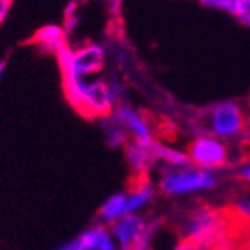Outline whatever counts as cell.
<instances>
[{"instance_id": "6da1fadb", "label": "cell", "mask_w": 250, "mask_h": 250, "mask_svg": "<svg viewBox=\"0 0 250 250\" xmlns=\"http://www.w3.org/2000/svg\"><path fill=\"white\" fill-rule=\"evenodd\" d=\"M186 243H182V249H212L221 247L228 249L231 243L229 236V221L222 210L198 208L191 213V217L186 222Z\"/></svg>"}, {"instance_id": "7a4b0ae2", "label": "cell", "mask_w": 250, "mask_h": 250, "mask_svg": "<svg viewBox=\"0 0 250 250\" xmlns=\"http://www.w3.org/2000/svg\"><path fill=\"white\" fill-rule=\"evenodd\" d=\"M68 102L83 116L107 117L114 108V89L104 81H89L88 77H63Z\"/></svg>"}, {"instance_id": "3957f363", "label": "cell", "mask_w": 250, "mask_h": 250, "mask_svg": "<svg viewBox=\"0 0 250 250\" xmlns=\"http://www.w3.org/2000/svg\"><path fill=\"white\" fill-rule=\"evenodd\" d=\"M217 175L213 170L208 168L194 167L191 163L184 167H170L161 175L159 189L167 196H184L191 192L208 191L215 188Z\"/></svg>"}, {"instance_id": "277c9868", "label": "cell", "mask_w": 250, "mask_h": 250, "mask_svg": "<svg viewBox=\"0 0 250 250\" xmlns=\"http://www.w3.org/2000/svg\"><path fill=\"white\" fill-rule=\"evenodd\" d=\"M205 125L208 135L213 137H219L222 140L240 138L247 131L245 110L236 102H221L208 110Z\"/></svg>"}, {"instance_id": "5b68a950", "label": "cell", "mask_w": 250, "mask_h": 250, "mask_svg": "<svg viewBox=\"0 0 250 250\" xmlns=\"http://www.w3.org/2000/svg\"><path fill=\"white\" fill-rule=\"evenodd\" d=\"M56 56H58L63 77H68V75L89 77L104 67L105 51L100 44H86L77 51L70 49L68 46H63L56 53Z\"/></svg>"}, {"instance_id": "8992f818", "label": "cell", "mask_w": 250, "mask_h": 250, "mask_svg": "<svg viewBox=\"0 0 250 250\" xmlns=\"http://www.w3.org/2000/svg\"><path fill=\"white\" fill-rule=\"evenodd\" d=\"M156 229L158 226L147 222L137 212L126 213L114 224H110L114 242L121 249H147Z\"/></svg>"}, {"instance_id": "52a82bcc", "label": "cell", "mask_w": 250, "mask_h": 250, "mask_svg": "<svg viewBox=\"0 0 250 250\" xmlns=\"http://www.w3.org/2000/svg\"><path fill=\"white\" fill-rule=\"evenodd\" d=\"M188 156L191 165L200 168H208L217 170L228 165L229 161V149L222 138L213 137V135H205L192 140L188 149Z\"/></svg>"}, {"instance_id": "ba28073f", "label": "cell", "mask_w": 250, "mask_h": 250, "mask_svg": "<svg viewBox=\"0 0 250 250\" xmlns=\"http://www.w3.org/2000/svg\"><path fill=\"white\" fill-rule=\"evenodd\" d=\"M116 242H114L112 233H108L104 226H95L89 228L79 236L72 240V242L65 243L62 249L67 250H112L116 249Z\"/></svg>"}, {"instance_id": "9c48e42d", "label": "cell", "mask_w": 250, "mask_h": 250, "mask_svg": "<svg viewBox=\"0 0 250 250\" xmlns=\"http://www.w3.org/2000/svg\"><path fill=\"white\" fill-rule=\"evenodd\" d=\"M126 159L128 165L133 168L137 173H146L156 161V142L149 140V142H142V140H133L126 146Z\"/></svg>"}, {"instance_id": "30bf717a", "label": "cell", "mask_w": 250, "mask_h": 250, "mask_svg": "<svg viewBox=\"0 0 250 250\" xmlns=\"http://www.w3.org/2000/svg\"><path fill=\"white\" fill-rule=\"evenodd\" d=\"M112 114L126 126V129L133 135L135 140H142V142L152 140V133H150L149 125H147L146 119L140 114L135 112L133 108L126 107V105H119Z\"/></svg>"}, {"instance_id": "8fae6325", "label": "cell", "mask_w": 250, "mask_h": 250, "mask_svg": "<svg viewBox=\"0 0 250 250\" xmlns=\"http://www.w3.org/2000/svg\"><path fill=\"white\" fill-rule=\"evenodd\" d=\"M32 41L46 53H58L63 46H67V30L58 25H46L35 32Z\"/></svg>"}, {"instance_id": "7c38bea8", "label": "cell", "mask_w": 250, "mask_h": 250, "mask_svg": "<svg viewBox=\"0 0 250 250\" xmlns=\"http://www.w3.org/2000/svg\"><path fill=\"white\" fill-rule=\"evenodd\" d=\"M128 213V192H117L110 196L104 205H102L98 217H100L102 224H114L117 219Z\"/></svg>"}, {"instance_id": "4fadbf2b", "label": "cell", "mask_w": 250, "mask_h": 250, "mask_svg": "<svg viewBox=\"0 0 250 250\" xmlns=\"http://www.w3.org/2000/svg\"><path fill=\"white\" fill-rule=\"evenodd\" d=\"M154 198V188L149 180L142 179L138 182V186H135L131 191L128 192V213L140 212L142 208H146L147 205L152 201Z\"/></svg>"}, {"instance_id": "5bb4252c", "label": "cell", "mask_w": 250, "mask_h": 250, "mask_svg": "<svg viewBox=\"0 0 250 250\" xmlns=\"http://www.w3.org/2000/svg\"><path fill=\"white\" fill-rule=\"evenodd\" d=\"M105 133H107V142L110 146L121 147L126 144V137H128L129 131L114 114H108L107 121H105Z\"/></svg>"}, {"instance_id": "9a60e30c", "label": "cell", "mask_w": 250, "mask_h": 250, "mask_svg": "<svg viewBox=\"0 0 250 250\" xmlns=\"http://www.w3.org/2000/svg\"><path fill=\"white\" fill-rule=\"evenodd\" d=\"M201 5L208 9H215V11H222V13H228L231 16H234L238 9L240 0H198Z\"/></svg>"}, {"instance_id": "2e32d148", "label": "cell", "mask_w": 250, "mask_h": 250, "mask_svg": "<svg viewBox=\"0 0 250 250\" xmlns=\"http://www.w3.org/2000/svg\"><path fill=\"white\" fill-rule=\"evenodd\" d=\"M81 23V18L77 14V2L72 0L70 4L67 5V11H65V26L63 28L67 32H74Z\"/></svg>"}, {"instance_id": "e0dca14e", "label": "cell", "mask_w": 250, "mask_h": 250, "mask_svg": "<svg viewBox=\"0 0 250 250\" xmlns=\"http://www.w3.org/2000/svg\"><path fill=\"white\" fill-rule=\"evenodd\" d=\"M234 212L233 215L236 217L238 221L245 222V224L250 226V198H245V200H238L234 203Z\"/></svg>"}, {"instance_id": "ac0fdd59", "label": "cell", "mask_w": 250, "mask_h": 250, "mask_svg": "<svg viewBox=\"0 0 250 250\" xmlns=\"http://www.w3.org/2000/svg\"><path fill=\"white\" fill-rule=\"evenodd\" d=\"M236 20L245 26H250V0H240L236 13H234Z\"/></svg>"}, {"instance_id": "d6986e66", "label": "cell", "mask_w": 250, "mask_h": 250, "mask_svg": "<svg viewBox=\"0 0 250 250\" xmlns=\"http://www.w3.org/2000/svg\"><path fill=\"white\" fill-rule=\"evenodd\" d=\"M11 5H13V0H0V25L4 23L5 16L9 14Z\"/></svg>"}, {"instance_id": "ffe728a7", "label": "cell", "mask_w": 250, "mask_h": 250, "mask_svg": "<svg viewBox=\"0 0 250 250\" xmlns=\"http://www.w3.org/2000/svg\"><path fill=\"white\" fill-rule=\"evenodd\" d=\"M238 177L242 180H245V182H250V165H245V167L240 168L238 170Z\"/></svg>"}, {"instance_id": "44dd1931", "label": "cell", "mask_w": 250, "mask_h": 250, "mask_svg": "<svg viewBox=\"0 0 250 250\" xmlns=\"http://www.w3.org/2000/svg\"><path fill=\"white\" fill-rule=\"evenodd\" d=\"M4 72H5V62H0V81L4 77Z\"/></svg>"}]
</instances>
